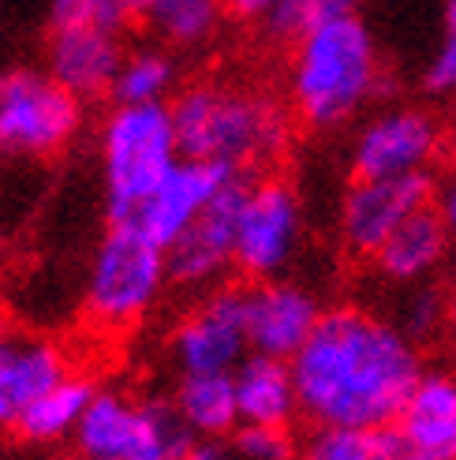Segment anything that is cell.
Masks as SVG:
<instances>
[{"instance_id": "6da1fadb", "label": "cell", "mask_w": 456, "mask_h": 460, "mask_svg": "<svg viewBox=\"0 0 456 460\" xmlns=\"http://www.w3.org/2000/svg\"><path fill=\"white\" fill-rule=\"evenodd\" d=\"M423 349L390 314L337 304L292 356L300 416L322 427H390L423 378Z\"/></svg>"}, {"instance_id": "7a4b0ae2", "label": "cell", "mask_w": 456, "mask_h": 460, "mask_svg": "<svg viewBox=\"0 0 456 460\" xmlns=\"http://www.w3.org/2000/svg\"><path fill=\"white\" fill-rule=\"evenodd\" d=\"M390 72L371 22L355 8H340L311 27L288 49L285 102L300 128L314 135L340 131L385 98Z\"/></svg>"}, {"instance_id": "3957f363", "label": "cell", "mask_w": 456, "mask_h": 460, "mask_svg": "<svg viewBox=\"0 0 456 460\" xmlns=\"http://www.w3.org/2000/svg\"><path fill=\"white\" fill-rule=\"evenodd\" d=\"M172 120L184 157L221 165L236 176L273 169L292 146L288 102L240 79H195L176 90Z\"/></svg>"}, {"instance_id": "277c9868", "label": "cell", "mask_w": 456, "mask_h": 460, "mask_svg": "<svg viewBox=\"0 0 456 460\" xmlns=\"http://www.w3.org/2000/svg\"><path fill=\"white\" fill-rule=\"evenodd\" d=\"M184 157L172 105H112L98 128V165L105 180L109 221L139 206Z\"/></svg>"}, {"instance_id": "5b68a950", "label": "cell", "mask_w": 456, "mask_h": 460, "mask_svg": "<svg viewBox=\"0 0 456 460\" xmlns=\"http://www.w3.org/2000/svg\"><path fill=\"white\" fill-rule=\"evenodd\" d=\"M169 278V255L143 233L124 225H109L94 243L83 278V311L94 326L124 333L162 304Z\"/></svg>"}, {"instance_id": "8992f818", "label": "cell", "mask_w": 456, "mask_h": 460, "mask_svg": "<svg viewBox=\"0 0 456 460\" xmlns=\"http://www.w3.org/2000/svg\"><path fill=\"white\" fill-rule=\"evenodd\" d=\"M72 442L79 456L101 460H184L198 446L172 397H131L124 389H98Z\"/></svg>"}, {"instance_id": "52a82bcc", "label": "cell", "mask_w": 456, "mask_h": 460, "mask_svg": "<svg viewBox=\"0 0 456 460\" xmlns=\"http://www.w3.org/2000/svg\"><path fill=\"white\" fill-rule=\"evenodd\" d=\"M86 109L45 67L0 72V157L49 161L72 150L83 135Z\"/></svg>"}, {"instance_id": "ba28073f", "label": "cell", "mask_w": 456, "mask_h": 460, "mask_svg": "<svg viewBox=\"0 0 456 460\" xmlns=\"http://www.w3.org/2000/svg\"><path fill=\"white\" fill-rule=\"evenodd\" d=\"M442 154H449V128L434 109L416 102H385L355 120L345 157L352 180H378L430 172Z\"/></svg>"}, {"instance_id": "9c48e42d", "label": "cell", "mask_w": 456, "mask_h": 460, "mask_svg": "<svg viewBox=\"0 0 456 460\" xmlns=\"http://www.w3.org/2000/svg\"><path fill=\"white\" fill-rule=\"evenodd\" d=\"M307 214L303 199L281 176H259L247 183L236 217V270L247 281L288 278L303 255Z\"/></svg>"}, {"instance_id": "30bf717a", "label": "cell", "mask_w": 456, "mask_h": 460, "mask_svg": "<svg viewBox=\"0 0 456 460\" xmlns=\"http://www.w3.org/2000/svg\"><path fill=\"white\" fill-rule=\"evenodd\" d=\"M434 195H438L434 172L352 180L337 206L340 247L355 259H374L381 243L390 240L408 217H416L426 206H434Z\"/></svg>"}, {"instance_id": "8fae6325", "label": "cell", "mask_w": 456, "mask_h": 460, "mask_svg": "<svg viewBox=\"0 0 456 460\" xmlns=\"http://www.w3.org/2000/svg\"><path fill=\"white\" fill-rule=\"evenodd\" d=\"M176 375H232L250 356L243 288L221 285L176 322L169 337Z\"/></svg>"}, {"instance_id": "7c38bea8", "label": "cell", "mask_w": 456, "mask_h": 460, "mask_svg": "<svg viewBox=\"0 0 456 460\" xmlns=\"http://www.w3.org/2000/svg\"><path fill=\"white\" fill-rule=\"evenodd\" d=\"M374 460H456L452 371H423L400 416L374 430Z\"/></svg>"}, {"instance_id": "4fadbf2b", "label": "cell", "mask_w": 456, "mask_h": 460, "mask_svg": "<svg viewBox=\"0 0 456 460\" xmlns=\"http://www.w3.org/2000/svg\"><path fill=\"white\" fill-rule=\"evenodd\" d=\"M247 176L228 180L221 195L202 210L165 255L172 285L188 292H214L221 288L224 273L236 270V217L247 195Z\"/></svg>"}, {"instance_id": "5bb4252c", "label": "cell", "mask_w": 456, "mask_h": 460, "mask_svg": "<svg viewBox=\"0 0 456 460\" xmlns=\"http://www.w3.org/2000/svg\"><path fill=\"white\" fill-rule=\"evenodd\" d=\"M228 180H236V172L198 157H180L139 206H131L120 221H109V225L135 228V233H143L146 240L169 251L184 236V228L221 195Z\"/></svg>"}, {"instance_id": "9a60e30c", "label": "cell", "mask_w": 456, "mask_h": 460, "mask_svg": "<svg viewBox=\"0 0 456 460\" xmlns=\"http://www.w3.org/2000/svg\"><path fill=\"white\" fill-rule=\"evenodd\" d=\"M243 307H247L250 352L277 359H292L300 352L326 314L318 292L295 278L250 281L243 288Z\"/></svg>"}, {"instance_id": "2e32d148", "label": "cell", "mask_w": 456, "mask_h": 460, "mask_svg": "<svg viewBox=\"0 0 456 460\" xmlns=\"http://www.w3.org/2000/svg\"><path fill=\"white\" fill-rule=\"evenodd\" d=\"M67 375L72 359L57 341L0 326V434L15 430L22 411Z\"/></svg>"}, {"instance_id": "e0dca14e", "label": "cell", "mask_w": 456, "mask_h": 460, "mask_svg": "<svg viewBox=\"0 0 456 460\" xmlns=\"http://www.w3.org/2000/svg\"><path fill=\"white\" fill-rule=\"evenodd\" d=\"M124 57L120 31L109 27H53L45 41V72L83 102L112 94Z\"/></svg>"}, {"instance_id": "ac0fdd59", "label": "cell", "mask_w": 456, "mask_h": 460, "mask_svg": "<svg viewBox=\"0 0 456 460\" xmlns=\"http://www.w3.org/2000/svg\"><path fill=\"white\" fill-rule=\"evenodd\" d=\"M452 247V233L442 221V214L434 206H426L416 217H408L397 233L381 243V251L371 259L378 281L393 285V288H412V285H426L434 273L442 270V262L449 259Z\"/></svg>"}, {"instance_id": "d6986e66", "label": "cell", "mask_w": 456, "mask_h": 460, "mask_svg": "<svg viewBox=\"0 0 456 460\" xmlns=\"http://www.w3.org/2000/svg\"><path fill=\"white\" fill-rule=\"evenodd\" d=\"M232 382H236L240 423L292 427L300 420V389H295L292 359L250 352L232 371Z\"/></svg>"}, {"instance_id": "ffe728a7", "label": "cell", "mask_w": 456, "mask_h": 460, "mask_svg": "<svg viewBox=\"0 0 456 460\" xmlns=\"http://www.w3.org/2000/svg\"><path fill=\"white\" fill-rule=\"evenodd\" d=\"M172 408L198 442H224L240 427L232 375H180L172 389Z\"/></svg>"}, {"instance_id": "44dd1931", "label": "cell", "mask_w": 456, "mask_h": 460, "mask_svg": "<svg viewBox=\"0 0 456 460\" xmlns=\"http://www.w3.org/2000/svg\"><path fill=\"white\" fill-rule=\"evenodd\" d=\"M94 394H98L94 378H86L79 371L60 378L53 389H45V394L19 416V423H15L19 442L60 446L67 438H75V430L83 423V411H86L90 401H94Z\"/></svg>"}, {"instance_id": "7402d4cb", "label": "cell", "mask_w": 456, "mask_h": 460, "mask_svg": "<svg viewBox=\"0 0 456 460\" xmlns=\"http://www.w3.org/2000/svg\"><path fill=\"white\" fill-rule=\"evenodd\" d=\"M340 8H352V0H224L228 19L255 27L262 41L285 45V49H292L311 27Z\"/></svg>"}, {"instance_id": "603a6c76", "label": "cell", "mask_w": 456, "mask_h": 460, "mask_svg": "<svg viewBox=\"0 0 456 460\" xmlns=\"http://www.w3.org/2000/svg\"><path fill=\"white\" fill-rule=\"evenodd\" d=\"M180 90V64L172 57V49L157 45H139V49H127L124 67L117 83H112V105H162L169 98H176Z\"/></svg>"}, {"instance_id": "cb8c5ba5", "label": "cell", "mask_w": 456, "mask_h": 460, "mask_svg": "<svg viewBox=\"0 0 456 460\" xmlns=\"http://www.w3.org/2000/svg\"><path fill=\"white\" fill-rule=\"evenodd\" d=\"M224 0H169L162 12H153L146 22L153 38L172 53H198L217 41L224 27Z\"/></svg>"}, {"instance_id": "d4e9b609", "label": "cell", "mask_w": 456, "mask_h": 460, "mask_svg": "<svg viewBox=\"0 0 456 460\" xmlns=\"http://www.w3.org/2000/svg\"><path fill=\"white\" fill-rule=\"evenodd\" d=\"M393 322L423 349V344H430L452 322L449 296H442L430 281L426 285H412V288H400Z\"/></svg>"}, {"instance_id": "484cf974", "label": "cell", "mask_w": 456, "mask_h": 460, "mask_svg": "<svg viewBox=\"0 0 456 460\" xmlns=\"http://www.w3.org/2000/svg\"><path fill=\"white\" fill-rule=\"evenodd\" d=\"M295 460H374V430L311 423Z\"/></svg>"}, {"instance_id": "4316f807", "label": "cell", "mask_w": 456, "mask_h": 460, "mask_svg": "<svg viewBox=\"0 0 456 460\" xmlns=\"http://www.w3.org/2000/svg\"><path fill=\"white\" fill-rule=\"evenodd\" d=\"M236 460H295L300 442L292 438V427H255V423H240L228 438Z\"/></svg>"}, {"instance_id": "83f0119b", "label": "cell", "mask_w": 456, "mask_h": 460, "mask_svg": "<svg viewBox=\"0 0 456 460\" xmlns=\"http://www.w3.org/2000/svg\"><path fill=\"white\" fill-rule=\"evenodd\" d=\"M131 19L124 0H49V31L53 27H109L120 31Z\"/></svg>"}, {"instance_id": "f1b7e54d", "label": "cell", "mask_w": 456, "mask_h": 460, "mask_svg": "<svg viewBox=\"0 0 456 460\" xmlns=\"http://www.w3.org/2000/svg\"><path fill=\"white\" fill-rule=\"evenodd\" d=\"M419 79L430 98H456V34H442Z\"/></svg>"}, {"instance_id": "f546056e", "label": "cell", "mask_w": 456, "mask_h": 460, "mask_svg": "<svg viewBox=\"0 0 456 460\" xmlns=\"http://www.w3.org/2000/svg\"><path fill=\"white\" fill-rule=\"evenodd\" d=\"M434 210L442 214V221L449 225V233L456 236V169L438 183V195H434Z\"/></svg>"}, {"instance_id": "4dcf8cb0", "label": "cell", "mask_w": 456, "mask_h": 460, "mask_svg": "<svg viewBox=\"0 0 456 460\" xmlns=\"http://www.w3.org/2000/svg\"><path fill=\"white\" fill-rule=\"evenodd\" d=\"M184 460H236L232 449L221 446V442H198Z\"/></svg>"}, {"instance_id": "1f68e13d", "label": "cell", "mask_w": 456, "mask_h": 460, "mask_svg": "<svg viewBox=\"0 0 456 460\" xmlns=\"http://www.w3.org/2000/svg\"><path fill=\"white\" fill-rule=\"evenodd\" d=\"M124 4H127V12H131L135 19H150L153 12H162L169 0H124Z\"/></svg>"}, {"instance_id": "d6a6232c", "label": "cell", "mask_w": 456, "mask_h": 460, "mask_svg": "<svg viewBox=\"0 0 456 460\" xmlns=\"http://www.w3.org/2000/svg\"><path fill=\"white\" fill-rule=\"evenodd\" d=\"M445 34H456V0H445Z\"/></svg>"}, {"instance_id": "836d02e7", "label": "cell", "mask_w": 456, "mask_h": 460, "mask_svg": "<svg viewBox=\"0 0 456 460\" xmlns=\"http://www.w3.org/2000/svg\"><path fill=\"white\" fill-rule=\"evenodd\" d=\"M449 157H452V165H456V124H452V131H449Z\"/></svg>"}, {"instance_id": "e575fe53", "label": "cell", "mask_w": 456, "mask_h": 460, "mask_svg": "<svg viewBox=\"0 0 456 460\" xmlns=\"http://www.w3.org/2000/svg\"><path fill=\"white\" fill-rule=\"evenodd\" d=\"M449 314H452V326H456V292L449 296Z\"/></svg>"}, {"instance_id": "d590c367", "label": "cell", "mask_w": 456, "mask_h": 460, "mask_svg": "<svg viewBox=\"0 0 456 460\" xmlns=\"http://www.w3.org/2000/svg\"><path fill=\"white\" fill-rule=\"evenodd\" d=\"M79 460H101V456H79Z\"/></svg>"}]
</instances>
